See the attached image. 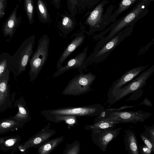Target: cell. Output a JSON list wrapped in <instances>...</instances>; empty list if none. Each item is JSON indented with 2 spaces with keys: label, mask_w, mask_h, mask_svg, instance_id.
<instances>
[{
  "label": "cell",
  "mask_w": 154,
  "mask_h": 154,
  "mask_svg": "<svg viewBox=\"0 0 154 154\" xmlns=\"http://www.w3.org/2000/svg\"><path fill=\"white\" fill-rule=\"evenodd\" d=\"M119 123L117 122L103 120L91 125H86L84 128L85 129L90 131L101 130L116 126V124Z\"/></svg>",
  "instance_id": "603a6c76"
},
{
  "label": "cell",
  "mask_w": 154,
  "mask_h": 154,
  "mask_svg": "<svg viewBox=\"0 0 154 154\" xmlns=\"http://www.w3.org/2000/svg\"><path fill=\"white\" fill-rule=\"evenodd\" d=\"M21 138L18 135H12L0 138V149L4 152L11 151L14 153L20 145Z\"/></svg>",
  "instance_id": "e0dca14e"
},
{
  "label": "cell",
  "mask_w": 154,
  "mask_h": 154,
  "mask_svg": "<svg viewBox=\"0 0 154 154\" xmlns=\"http://www.w3.org/2000/svg\"><path fill=\"white\" fill-rule=\"evenodd\" d=\"M50 41L47 35H43L38 40L36 50L29 60V76L30 82L36 79L47 59Z\"/></svg>",
  "instance_id": "277c9868"
},
{
  "label": "cell",
  "mask_w": 154,
  "mask_h": 154,
  "mask_svg": "<svg viewBox=\"0 0 154 154\" xmlns=\"http://www.w3.org/2000/svg\"><path fill=\"white\" fill-rule=\"evenodd\" d=\"M9 68H6L0 79V112L11 108L14 100L15 94L11 96L10 86Z\"/></svg>",
  "instance_id": "30bf717a"
},
{
  "label": "cell",
  "mask_w": 154,
  "mask_h": 154,
  "mask_svg": "<svg viewBox=\"0 0 154 154\" xmlns=\"http://www.w3.org/2000/svg\"><path fill=\"white\" fill-rule=\"evenodd\" d=\"M140 105H144L150 106H152L150 101L147 97H145L141 103L136 105L137 106Z\"/></svg>",
  "instance_id": "8d00e7d4"
},
{
  "label": "cell",
  "mask_w": 154,
  "mask_h": 154,
  "mask_svg": "<svg viewBox=\"0 0 154 154\" xmlns=\"http://www.w3.org/2000/svg\"><path fill=\"white\" fill-rule=\"evenodd\" d=\"M152 115L151 113L143 112L141 110L136 111H112L108 110L106 117L104 120L117 122L119 123L135 124L139 122H143Z\"/></svg>",
  "instance_id": "ba28073f"
},
{
  "label": "cell",
  "mask_w": 154,
  "mask_h": 154,
  "mask_svg": "<svg viewBox=\"0 0 154 154\" xmlns=\"http://www.w3.org/2000/svg\"><path fill=\"white\" fill-rule=\"evenodd\" d=\"M21 21L19 6L17 4L10 15L5 21L2 27V32L5 37L11 38L14 35Z\"/></svg>",
  "instance_id": "7c38bea8"
},
{
  "label": "cell",
  "mask_w": 154,
  "mask_h": 154,
  "mask_svg": "<svg viewBox=\"0 0 154 154\" xmlns=\"http://www.w3.org/2000/svg\"><path fill=\"white\" fill-rule=\"evenodd\" d=\"M38 6L42 17L43 19H46L47 17V10L45 5L41 0H38Z\"/></svg>",
  "instance_id": "f1b7e54d"
},
{
  "label": "cell",
  "mask_w": 154,
  "mask_h": 154,
  "mask_svg": "<svg viewBox=\"0 0 154 154\" xmlns=\"http://www.w3.org/2000/svg\"><path fill=\"white\" fill-rule=\"evenodd\" d=\"M103 5L100 4L91 12L87 22L91 26L96 27L101 19L103 11Z\"/></svg>",
  "instance_id": "7402d4cb"
},
{
  "label": "cell",
  "mask_w": 154,
  "mask_h": 154,
  "mask_svg": "<svg viewBox=\"0 0 154 154\" xmlns=\"http://www.w3.org/2000/svg\"><path fill=\"white\" fill-rule=\"evenodd\" d=\"M64 138L61 136L48 140L39 147L38 153L40 154L50 153L64 140Z\"/></svg>",
  "instance_id": "44dd1931"
},
{
  "label": "cell",
  "mask_w": 154,
  "mask_h": 154,
  "mask_svg": "<svg viewBox=\"0 0 154 154\" xmlns=\"http://www.w3.org/2000/svg\"><path fill=\"white\" fill-rule=\"evenodd\" d=\"M137 0H122L116 13V17L119 15L124 11H125Z\"/></svg>",
  "instance_id": "4316f807"
},
{
  "label": "cell",
  "mask_w": 154,
  "mask_h": 154,
  "mask_svg": "<svg viewBox=\"0 0 154 154\" xmlns=\"http://www.w3.org/2000/svg\"><path fill=\"white\" fill-rule=\"evenodd\" d=\"M19 0V1H20V0Z\"/></svg>",
  "instance_id": "ab89813d"
},
{
  "label": "cell",
  "mask_w": 154,
  "mask_h": 154,
  "mask_svg": "<svg viewBox=\"0 0 154 154\" xmlns=\"http://www.w3.org/2000/svg\"><path fill=\"white\" fill-rule=\"evenodd\" d=\"M148 66L147 65L139 66L126 71L112 83L108 91L107 96L115 91L127 84L146 68Z\"/></svg>",
  "instance_id": "4fadbf2b"
},
{
  "label": "cell",
  "mask_w": 154,
  "mask_h": 154,
  "mask_svg": "<svg viewBox=\"0 0 154 154\" xmlns=\"http://www.w3.org/2000/svg\"><path fill=\"white\" fill-rule=\"evenodd\" d=\"M114 126L106 129L91 130V139L93 143L103 152H106L107 147L112 141L120 134L121 127L116 128Z\"/></svg>",
  "instance_id": "9c48e42d"
},
{
  "label": "cell",
  "mask_w": 154,
  "mask_h": 154,
  "mask_svg": "<svg viewBox=\"0 0 154 154\" xmlns=\"http://www.w3.org/2000/svg\"><path fill=\"white\" fill-rule=\"evenodd\" d=\"M21 152V153L24 154L26 153L28 149L23 146L21 144H20L18 149Z\"/></svg>",
  "instance_id": "74e56055"
},
{
  "label": "cell",
  "mask_w": 154,
  "mask_h": 154,
  "mask_svg": "<svg viewBox=\"0 0 154 154\" xmlns=\"http://www.w3.org/2000/svg\"><path fill=\"white\" fill-rule=\"evenodd\" d=\"M62 24L63 26L67 29L71 28L72 26V22L71 19L67 17H64L63 19Z\"/></svg>",
  "instance_id": "d6a6232c"
},
{
  "label": "cell",
  "mask_w": 154,
  "mask_h": 154,
  "mask_svg": "<svg viewBox=\"0 0 154 154\" xmlns=\"http://www.w3.org/2000/svg\"><path fill=\"white\" fill-rule=\"evenodd\" d=\"M35 37L32 35L25 39L12 56H10L9 61V69L13 74L14 79L26 70L29 61L33 53Z\"/></svg>",
  "instance_id": "6da1fadb"
},
{
  "label": "cell",
  "mask_w": 154,
  "mask_h": 154,
  "mask_svg": "<svg viewBox=\"0 0 154 154\" xmlns=\"http://www.w3.org/2000/svg\"><path fill=\"white\" fill-rule=\"evenodd\" d=\"M132 31V27H128L110 38L98 51L93 52L86 58L83 66V70L92 63H98L105 60L124 39L131 35Z\"/></svg>",
  "instance_id": "3957f363"
},
{
  "label": "cell",
  "mask_w": 154,
  "mask_h": 154,
  "mask_svg": "<svg viewBox=\"0 0 154 154\" xmlns=\"http://www.w3.org/2000/svg\"><path fill=\"white\" fill-rule=\"evenodd\" d=\"M8 0H0V20L3 18L5 15Z\"/></svg>",
  "instance_id": "1f68e13d"
},
{
  "label": "cell",
  "mask_w": 154,
  "mask_h": 154,
  "mask_svg": "<svg viewBox=\"0 0 154 154\" xmlns=\"http://www.w3.org/2000/svg\"><path fill=\"white\" fill-rule=\"evenodd\" d=\"M145 130L142 134L144 136L149 139L154 144V126L153 125L151 126H147L145 125Z\"/></svg>",
  "instance_id": "83f0119b"
},
{
  "label": "cell",
  "mask_w": 154,
  "mask_h": 154,
  "mask_svg": "<svg viewBox=\"0 0 154 154\" xmlns=\"http://www.w3.org/2000/svg\"><path fill=\"white\" fill-rule=\"evenodd\" d=\"M24 8L29 23L33 22V5L32 0H24Z\"/></svg>",
  "instance_id": "d4e9b609"
},
{
  "label": "cell",
  "mask_w": 154,
  "mask_h": 154,
  "mask_svg": "<svg viewBox=\"0 0 154 154\" xmlns=\"http://www.w3.org/2000/svg\"><path fill=\"white\" fill-rule=\"evenodd\" d=\"M48 121L54 123H60L64 122L68 125L73 126L78 124L77 117L67 115H42Z\"/></svg>",
  "instance_id": "ffe728a7"
},
{
  "label": "cell",
  "mask_w": 154,
  "mask_h": 154,
  "mask_svg": "<svg viewBox=\"0 0 154 154\" xmlns=\"http://www.w3.org/2000/svg\"><path fill=\"white\" fill-rule=\"evenodd\" d=\"M50 123L48 122L41 130L21 144V145L27 149L30 148L39 147L42 145L56 133L54 130L50 128Z\"/></svg>",
  "instance_id": "8fae6325"
},
{
  "label": "cell",
  "mask_w": 154,
  "mask_h": 154,
  "mask_svg": "<svg viewBox=\"0 0 154 154\" xmlns=\"http://www.w3.org/2000/svg\"><path fill=\"white\" fill-rule=\"evenodd\" d=\"M144 2H145L143 1L139 3L133 11L119 22L108 30L106 34L109 30H110V32L106 36L103 37L100 39V40L95 46L93 52H95L98 51L110 38L120 32L136 19L143 10Z\"/></svg>",
  "instance_id": "52a82bcc"
},
{
  "label": "cell",
  "mask_w": 154,
  "mask_h": 154,
  "mask_svg": "<svg viewBox=\"0 0 154 154\" xmlns=\"http://www.w3.org/2000/svg\"><path fill=\"white\" fill-rule=\"evenodd\" d=\"M13 106L14 108L17 107L18 111L15 115L10 117L19 121L24 122L26 123L31 120L29 111L26 103L22 96L14 102Z\"/></svg>",
  "instance_id": "2e32d148"
},
{
  "label": "cell",
  "mask_w": 154,
  "mask_h": 154,
  "mask_svg": "<svg viewBox=\"0 0 154 154\" xmlns=\"http://www.w3.org/2000/svg\"><path fill=\"white\" fill-rule=\"evenodd\" d=\"M140 136L145 144L149 148L151 149L152 152H154V144L149 139L144 136L142 134H140Z\"/></svg>",
  "instance_id": "4dcf8cb0"
},
{
  "label": "cell",
  "mask_w": 154,
  "mask_h": 154,
  "mask_svg": "<svg viewBox=\"0 0 154 154\" xmlns=\"http://www.w3.org/2000/svg\"><path fill=\"white\" fill-rule=\"evenodd\" d=\"M88 48V46H87L82 52L68 61L65 65L62 66L60 69H57L54 72L53 76L54 77H57L72 69L77 68L78 70H83V66L87 58Z\"/></svg>",
  "instance_id": "5bb4252c"
},
{
  "label": "cell",
  "mask_w": 154,
  "mask_h": 154,
  "mask_svg": "<svg viewBox=\"0 0 154 154\" xmlns=\"http://www.w3.org/2000/svg\"><path fill=\"white\" fill-rule=\"evenodd\" d=\"M154 72V65L137 76L127 84L113 92L107 96L108 102L112 105L127 95L141 89L146 84L147 79Z\"/></svg>",
  "instance_id": "7a4b0ae2"
},
{
  "label": "cell",
  "mask_w": 154,
  "mask_h": 154,
  "mask_svg": "<svg viewBox=\"0 0 154 154\" xmlns=\"http://www.w3.org/2000/svg\"><path fill=\"white\" fill-rule=\"evenodd\" d=\"M108 111L107 108H105L104 110L96 116V117L94 119V123H96L100 121L104 120L106 117Z\"/></svg>",
  "instance_id": "836d02e7"
},
{
  "label": "cell",
  "mask_w": 154,
  "mask_h": 154,
  "mask_svg": "<svg viewBox=\"0 0 154 154\" xmlns=\"http://www.w3.org/2000/svg\"><path fill=\"white\" fill-rule=\"evenodd\" d=\"M105 108L100 104L76 107L61 108L45 110L41 114L47 115H67L77 116H96Z\"/></svg>",
  "instance_id": "8992f818"
},
{
  "label": "cell",
  "mask_w": 154,
  "mask_h": 154,
  "mask_svg": "<svg viewBox=\"0 0 154 154\" xmlns=\"http://www.w3.org/2000/svg\"><path fill=\"white\" fill-rule=\"evenodd\" d=\"M79 71V73L68 82L62 92L63 94L77 96L91 91V86L95 79L96 76L91 72L85 73L82 70Z\"/></svg>",
  "instance_id": "5b68a950"
},
{
  "label": "cell",
  "mask_w": 154,
  "mask_h": 154,
  "mask_svg": "<svg viewBox=\"0 0 154 154\" xmlns=\"http://www.w3.org/2000/svg\"><path fill=\"white\" fill-rule=\"evenodd\" d=\"M143 92V90L141 89L133 92L126 102H127L130 100L134 101L138 99L142 95Z\"/></svg>",
  "instance_id": "f546056e"
},
{
  "label": "cell",
  "mask_w": 154,
  "mask_h": 154,
  "mask_svg": "<svg viewBox=\"0 0 154 154\" xmlns=\"http://www.w3.org/2000/svg\"><path fill=\"white\" fill-rule=\"evenodd\" d=\"M139 149L141 154H150L152 152L145 145H140Z\"/></svg>",
  "instance_id": "e575fe53"
},
{
  "label": "cell",
  "mask_w": 154,
  "mask_h": 154,
  "mask_svg": "<svg viewBox=\"0 0 154 154\" xmlns=\"http://www.w3.org/2000/svg\"><path fill=\"white\" fill-rule=\"evenodd\" d=\"M136 106V105H135ZM121 106L120 107L118 108H108V110L112 111H121L122 110L128 108H132L134 106Z\"/></svg>",
  "instance_id": "d590c367"
},
{
  "label": "cell",
  "mask_w": 154,
  "mask_h": 154,
  "mask_svg": "<svg viewBox=\"0 0 154 154\" xmlns=\"http://www.w3.org/2000/svg\"><path fill=\"white\" fill-rule=\"evenodd\" d=\"M10 54L2 52L0 54V79L6 68H9Z\"/></svg>",
  "instance_id": "cb8c5ba5"
},
{
  "label": "cell",
  "mask_w": 154,
  "mask_h": 154,
  "mask_svg": "<svg viewBox=\"0 0 154 154\" xmlns=\"http://www.w3.org/2000/svg\"><path fill=\"white\" fill-rule=\"evenodd\" d=\"M26 124L23 121H20L9 117L0 120V135L9 131L18 130L22 128Z\"/></svg>",
  "instance_id": "d6986e66"
},
{
  "label": "cell",
  "mask_w": 154,
  "mask_h": 154,
  "mask_svg": "<svg viewBox=\"0 0 154 154\" xmlns=\"http://www.w3.org/2000/svg\"><path fill=\"white\" fill-rule=\"evenodd\" d=\"M85 38V35L81 33L75 36L65 49L57 60L56 64V68L57 69H60L63 63L67 58L83 42Z\"/></svg>",
  "instance_id": "9a60e30c"
},
{
  "label": "cell",
  "mask_w": 154,
  "mask_h": 154,
  "mask_svg": "<svg viewBox=\"0 0 154 154\" xmlns=\"http://www.w3.org/2000/svg\"><path fill=\"white\" fill-rule=\"evenodd\" d=\"M80 149V143L79 141L76 140L67 146L66 149L64 151L63 154H78L79 153Z\"/></svg>",
  "instance_id": "484cf974"
},
{
  "label": "cell",
  "mask_w": 154,
  "mask_h": 154,
  "mask_svg": "<svg viewBox=\"0 0 154 154\" xmlns=\"http://www.w3.org/2000/svg\"><path fill=\"white\" fill-rule=\"evenodd\" d=\"M125 148L128 154H139V149L137 139L134 131L128 129L125 131L124 138Z\"/></svg>",
  "instance_id": "ac0fdd59"
},
{
  "label": "cell",
  "mask_w": 154,
  "mask_h": 154,
  "mask_svg": "<svg viewBox=\"0 0 154 154\" xmlns=\"http://www.w3.org/2000/svg\"><path fill=\"white\" fill-rule=\"evenodd\" d=\"M55 0V1H57V0Z\"/></svg>",
  "instance_id": "f35d334b"
}]
</instances>
